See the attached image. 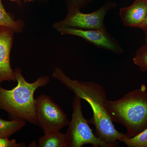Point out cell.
<instances>
[{
  "label": "cell",
  "instance_id": "1",
  "mask_svg": "<svg viewBox=\"0 0 147 147\" xmlns=\"http://www.w3.org/2000/svg\"><path fill=\"white\" fill-rule=\"evenodd\" d=\"M52 77L57 79L74 94L90 104L93 115L88 121L94 125L95 134L98 138L108 143L111 147H116L119 146V139L128 137L126 134L119 132L115 128L105 108V102L107 100L106 92L102 86L93 82H81L71 79L59 67L55 69Z\"/></svg>",
  "mask_w": 147,
  "mask_h": 147
},
{
  "label": "cell",
  "instance_id": "2",
  "mask_svg": "<svg viewBox=\"0 0 147 147\" xmlns=\"http://www.w3.org/2000/svg\"><path fill=\"white\" fill-rule=\"evenodd\" d=\"M17 85L12 89H5L0 85V109L5 111L10 118L21 119L37 124L34 92L50 82L48 76L38 77L33 83L26 81L20 68L14 70Z\"/></svg>",
  "mask_w": 147,
  "mask_h": 147
},
{
  "label": "cell",
  "instance_id": "3",
  "mask_svg": "<svg viewBox=\"0 0 147 147\" xmlns=\"http://www.w3.org/2000/svg\"><path fill=\"white\" fill-rule=\"evenodd\" d=\"M105 106L112 121L125 127L129 138L147 128V91L145 84L121 99L106 100Z\"/></svg>",
  "mask_w": 147,
  "mask_h": 147
},
{
  "label": "cell",
  "instance_id": "4",
  "mask_svg": "<svg viewBox=\"0 0 147 147\" xmlns=\"http://www.w3.org/2000/svg\"><path fill=\"white\" fill-rule=\"evenodd\" d=\"M72 109L71 120L65 134L68 147H81L87 144L94 147H111L94 134L82 113L81 98L75 94L72 101Z\"/></svg>",
  "mask_w": 147,
  "mask_h": 147
},
{
  "label": "cell",
  "instance_id": "5",
  "mask_svg": "<svg viewBox=\"0 0 147 147\" xmlns=\"http://www.w3.org/2000/svg\"><path fill=\"white\" fill-rule=\"evenodd\" d=\"M37 124L44 134L60 131L69 121L61 108L48 96L41 94L35 99Z\"/></svg>",
  "mask_w": 147,
  "mask_h": 147
},
{
  "label": "cell",
  "instance_id": "6",
  "mask_svg": "<svg viewBox=\"0 0 147 147\" xmlns=\"http://www.w3.org/2000/svg\"><path fill=\"white\" fill-rule=\"evenodd\" d=\"M115 4L108 2L98 10L90 13L80 12L79 8L70 7L68 16L60 24L61 27L78 28L85 30H105L104 19L106 13Z\"/></svg>",
  "mask_w": 147,
  "mask_h": 147
},
{
  "label": "cell",
  "instance_id": "7",
  "mask_svg": "<svg viewBox=\"0 0 147 147\" xmlns=\"http://www.w3.org/2000/svg\"><path fill=\"white\" fill-rule=\"evenodd\" d=\"M59 30L62 34L77 36L103 49L117 54H122L123 50L117 41L106 32V30H84L68 27H61Z\"/></svg>",
  "mask_w": 147,
  "mask_h": 147
},
{
  "label": "cell",
  "instance_id": "8",
  "mask_svg": "<svg viewBox=\"0 0 147 147\" xmlns=\"http://www.w3.org/2000/svg\"><path fill=\"white\" fill-rule=\"evenodd\" d=\"M14 32L8 27L0 26V85L5 81H16L10 59Z\"/></svg>",
  "mask_w": 147,
  "mask_h": 147
},
{
  "label": "cell",
  "instance_id": "9",
  "mask_svg": "<svg viewBox=\"0 0 147 147\" xmlns=\"http://www.w3.org/2000/svg\"><path fill=\"white\" fill-rule=\"evenodd\" d=\"M147 14V0H135L131 5L120 9L119 15L124 26L139 28Z\"/></svg>",
  "mask_w": 147,
  "mask_h": 147
},
{
  "label": "cell",
  "instance_id": "10",
  "mask_svg": "<svg viewBox=\"0 0 147 147\" xmlns=\"http://www.w3.org/2000/svg\"><path fill=\"white\" fill-rule=\"evenodd\" d=\"M39 147H68L65 134L60 131L45 133L38 140Z\"/></svg>",
  "mask_w": 147,
  "mask_h": 147
},
{
  "label": "cell",
  "instance_id": "11",
  "mask_svg": "<svg viewBox=\"0 0 147 147\" xmlns=\"http://www.w3.org/2000/svg\"><path fill=\"white\" fill-rule=\"evenodd\" d=\"M26 121L21 119L5 121L0 118V138H9L26 125Z\"/></svg>",
  "mask_w": 147,
  "mask_h": 147
},
{
  "label": "cell",
  "instance_id": "12",
  "mask_svg": "<svg viewBox=\"0 0 147 147\" xmlns=\"http://www.w3.org/2000/svg\"><path fill=\"white\" fill-rule=\"evenodd\" d=\"M119 141L128 147H147V128L134 137H123Z\"/></svg>",
  "mask_w": 147,
  "mask_h": 147
},
{
  "label": "cell",
  "instance_id": "13",
  "mask_svg": "<svg viewBox=\"0 0 147 147\" xmlns=\"http://www.w3.org/2000/svg\"><path fill=\"white\" fill-rule=\"evenodd\" d=\"M0 26L8 27L15 32L19 31L21 29V24L7 12L1 0H0Z\"/></svg>",
  "mask_w": 147,
  "mask_h": 147
},
{
  "label": "cell",
  "instance_id": "14",
  "mask_svg": "<svg viewBox=\"0 0 147 147\" xmlns=\"http://www.w3.org/2000/svg\"><path fill=\"white\" fill-rule=\"evenodd\" d=\"M133 61L141 71H147V42L137 50Z\"/></svg>",
  "mask_w": 147,
  "mask_h": 147
},
{
  "label": "cell",
  "instance_id": "15",
  "mask_svg": "<svg viewBox=\"0 0 147 147\" xmlns=\"http://www.w3.org/2000/svg\"><path fill=\"white\" fill-rule=\"evenodd\" d=\"M24 143H17L15 139L9 140V138H0V147H25Z\"/></svg>",
  "mask_w": 147,
  "mask_h": 147
},
{
  "label": "cell",
  "instance_id": "16",
  "mask_svg": "<svg viewBox=\"0 0 147 147\" xmlns=\"http://www.w3.org/2000/svg\"><path fill=\"white\" fill-rule=\"evenodd\" d=\"M70 5V7L79 8L82 5H85L92 0H67Z\"/></svg>",
  "mask_w": 147,
  "mask_h": 147
},
{
  "label": "cell",
  "instance_id": "17",
  "mask_svg": "<svg viewBox=\"0 0 147 147\" xmlns=\"http://www.w3.org/2000/svg\"><path fill=\"white\" fill-rule=\"evenodd\" d=\"M140 28L143 30L145 32H147V14L146 18H145V21Z\"/></svg>",
  "mask_w": 147,
  "mask_h": 147
},
{
  "label": "cell",
  "instance_id": "18",
  "mask_svg": "<svg viewBox=\"0 0 147 147\" xmlns=\"http://www.w3.org/2000/svg\"><path fill=\"white\" fill-rule=\"evenodd\" d=\"M9 1L16 3L18 5H21V0H9Z\"/></svg>",
  "mask_w": 147,
  "mask_h": 147
},
{
  "label": "cell",
  "instance_id": "19",
  "mask_svg": "<svg viewBox=\"0 0 147 147\" xmlns=\"http://www.w3.org/2000/svg\"><path fill=\"white\" fill-rule=\"evenodd\" d=\"M25 2H31L33 1V0H24Z\"/></svg>",
  "mask_w": 147,
  "mask_h": 147
},
{
  "label": "cell",
  "instance_id": "20",
  "mask_svg": "<svg viewBox=\"0 0 147 147\" xmlns=\"http://www.w3.org/2000/svg\"><path fill=\"white\" fill-rule=\"evenodd\" d=\"M146 38H145V41L147 42V32L146 33Z\"/></svg>",
  "mask_w": 147,
  "mask_h": 147
}]
</instances>
